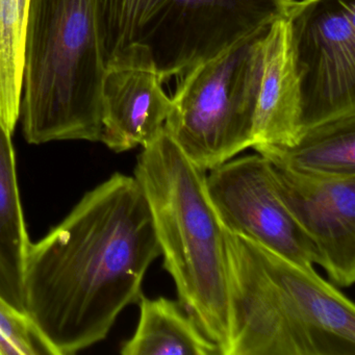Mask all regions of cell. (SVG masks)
<instances>
[{
  "instance_id": "16",
  "label": "cell",
  "mask_w": 355,
  "mask_h": 355,
  "mask_svg": "<svg viewBox=\"0 0 355 355\" xmlns=\"http://www.w3.org/2000/svg\"><path fill=\"white\" fill-rule=\"evenodd\" d=\"M46 354L28 320L0 304V355Z\"/></svg>"
},
{
  "instance_id": "10",
  "label": "cell",
  "mask_w": 355,
  "mask_h": 355,
  "mask_svg": "<svg viewBox=\"0 0 355 355\" xmlns=\"http://www.w3.org/2000/svg\"><path fill=\"white\" fill-rule=\"evenodd\" d=\"M148 47L134 44L105 64L101 89V141L115 153L150 144L164 130L171 98Z\"/></svg>"
},
{
  "instance_id": "2",
  "label": "cell",
  "mask_w": 355,
  "mask_h": 355,
  "mask_svg": "<svg viewBox=\"0 0 355 355\" xmlns=\"http://www.w3.org/2000/svg\"><path fill=\"white\" fill-rule=\"evenodd\" d=\"M227 355H355V306L338 288L224 230Z\"/></svg>"
},
{
  "instance_id": "1",
  "label": "cell",
  "mask_w": 355,
  "mask_h": 355,
  "mask_svg": "<svg viewBox=\"0 0 355 355\" xmlns=\"http://www.w3.org/2000/svg\"><path fill=\"white\" fill-rule=\"evenodd\" d=\"M159 257L134 176L117 172L87 192L26 255V317L46 354H76L105 340L120 313L138 304Z\"/></svg>"
},
{
  "instance_id": "14",
  "label": "cell",
  "mask_w": 355,
  "mask_h": 355,
  "mask_svg": "<svg viewBox=\"0 0 355 355\" xmlns=\"http://www.w3.org/2000/svg\"><path fill=\"white\" fill-rule=\"evenodd\" d=\"M134 336L122 345L123 355H221L180 301L142 295Z\"/></svg>"
},
{
  "instance_id": "6",
  "label": "cell",
  "mask_w": 355,
  "mask_h": 355,
  "mask_svg": "<svg viewBox=\"0 0 355 355\" xmlns=\"http://www.w3.org/2000/svg\"><path fill=\"white\" fill-rule=\"evenodd\" d=\"M269 28L189 70L171 97L164 128L203 171L253 145L263 40Z\"/></svg>"
},
{
  "instance_id": "9",
  "label": "cell",
  "mask_w": 355,
  "mask_h": 355,
  "mask_svg": "<svg viewBox=\"0 0 355 355\" xmlns=\"http://www.w3.org/2000/svg\"><path fill=\"white\" fill-rule=\"evenodd\" d=\"M273 175L280 198L317 248L318 265L336 286H352L355 178L302 175L274 166Z\"/></svg>"
},
{
  "instance_id": "11",
  "label": "cell",
  "mask_w": 355,
  "mask_h": 355,
  "mask_svg": "<svg viewBox=\"0 0 355 355\" xmlns=\"http://www.w3.org/2000/svg\"><path fill=\"white\" fill-rule=\"evenodd\" d=\"M301 117L300 80L290 24L286 17L278 18L272 22L263 40L253 145L296 144L302 136Z\"/></svg>"
},
{
  "instance_id": "13",
  "label": "cell",
  "mask_w": 355,
  "mask_h": 355,
  "mask_svg": "<svg viewBox=\"0 0 355 355\" xmlns=\"http://www.w3.org/2000/svg\"><path fill=\"white\" fill-rule=\"evenodd\" d=\"M251 148L278 169L317 178H355V114L309 128L292 146Z\"/></svg>"
},
{
  "instance_id": "7",
  "label": "cell",
  "mask_w": 355,
  "mask_h": 355,
  "mask_svg": "<svg viewBox=\"0 0 355 355\" xmlns=\"http://www.w3.org/2000/svg\"><path fill=\"white\" fill-rule=\"evenodd\" d=\"M286 18L300 80L302 134L355 114V0H294Z\"/></svg>"
},
{
  "instance_id": "8",
  "label": "cell",
  "mask_w": 355,
  "mask_h": 355,
  "mask_svg": "<svg viewBox=\"0 0 355 355\" xmlns=\"http://www.w3.org/2000/svg\"><path fill=\"white\" fill-rule=\"evenodd\" d=\"M207 190L224 230L315 271L319 253L280 198L268 159L259 153L230 159L209 170Z\"/></svg>"
},
{
  "instance_id": "4",
  "label": "cell",
  "mask_w": 355,
  "mask_h": 355,
  "mask_svg": "<svg viewBox=\"0 0 355 355\" xmlns=\"http://www.w3.org/2000/svg\"><path fill=\"white\" fill-rule=\"evenodd\" d=\"M101 0H32L20 116L30 144L101 141Z\"/></svg>"
},
{
  "instance_id": "3",
  "label": "cell",
  "mask_w": 355,
  "mask_h": 355,
  "mask_svg": "<svg viewBox=\"0 0 355 355\" xmlns=\"http://www.w3.org/2000/svg\"><path fill=\"white\" fill-rule=\"evenodd\" d=\"M142 148L134 178L150 209L164 268L187 313L227 355V255L224 228L207 194V172L182 153L165 128Z\"/></svg>"
},
{
  "instance_id": "12",
  "label": "cell",
  "mask_w": 355,
  "mask_h": 355,
  "mask_svg": "<svg viewBox=\"0 0 355 355\" xmlns=\"http://www.w3.org/2000/svg\"><path fill=\"white\" fill-rule=\"evenodd\" d=\"M31 243L12 135L0 124V304L24 319V269Z\"/></svg>"
},
{
  "instance_id": "5",
  "label": "cell",
  "mask_w": 355,
  "mask_h": 355,
  "mask_svg": "<svg viewBox=\"0 0 355 355\" xmlns=\"http://www.w3.org/2000/svg\"><path fill=\"white\" fill-rule=\"evenodd\" d=\"M294 0H101L107 60L148 47L162 80L184 76L236 41L286 17Z\"/></svg>"
},
{
  "instance_id": "15",
  "label": "cell",
  "mask_w": 355,
  "mask_h": 355,
  "mask_svg": "<svg viewBox=\"0 0 355 355\" xmlns=\"http://www.w3.org/2000/svg\"><path fill=\"white\" fill-rule=\"evenodd\" d=\"M31 1L0 0V124L11 135L20 116Z\"/></svg>"
}]
</instances>
